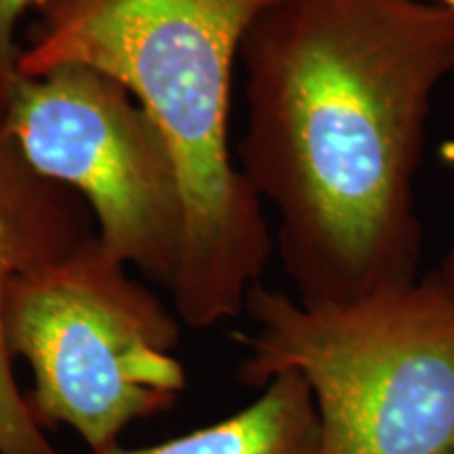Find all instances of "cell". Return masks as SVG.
I'll return each mask as SVG.
<instances>
[{
    "mask_svg": "<svg viewBox=\"0 0 454 454\" xmlns=\"http://www.w3.org/2000/svg\"><path fill=\"white\" fill-rule=\"evenodd\" d=\"M238 168L276 211L303 303L419 278L414 179L431 101L454 76V11L414 0H276L240 49Z\"/></svg>",
    "mask_w": 454,
    "mask_h": 454,
    "instance_id": "6da1fadb",
    "label": "cell"
},
{
    "mask_svg": "<svg viewBox=\"0 0 454 454\" xmlns=\"http://www.w3.org/2000/svg\"><path fill=\"white\" fill-rule=\"evenodd\" d=\"M276 0H36L20 76L89 66L129 89L168 141L185 236L168 293L181 325L204 331L244 309L274 238L230 147L236 61Z\"/></svg>",
    "mask_w": 454,
    "mask_h": 454,
    "instance_id": "7a4b0ae2",
    "label": "cell"
},
{
    "mask_svg": "<svg viewBox=\"0 0 454 454\" xmlns=\"http://www.w3.org/2000/svg\"><path fill=\"white\" fill-rule=\"evenodd\" d=\"M244 309L238 379L297 372L314 395L317 454H454V288L438 271L348 303L263 284Z\"/></svg>",
    "mask_w": 454,
    "mask_h": 454,
    "instance_id": "3957f363",
    "label": "cell"
},
{
    "mask_svg": "<svg viewBox=\"0 0 454 454\" xmlns=\"http://www.w3.org/2000/svg\"><path fill=\"white\" fill-rule=\"evenodd\" d=\"M4 328L11 356L32 371L36 421L66 425L93 454L185 389L177 314L93 234L15 278Z\"/></svg>",
    "mask_w": 454,
    "mask_h": 454,
    "instance_id": "277c9868",
    "label": "cell"
},
{
    "mask_svg": "<svg viewBox=\"0 0 454 454\" xmlns=\"http://www.w3.org/2000/svg\"><path fill=\"white\" fill-rule=\"evenodd\" d=\"M0 135L87 204L106 253L168 291L185 236L181 175L124 84L74 64L20 76L0 106Z\"/></svg>",
    "mask_w": 454,
    "mask_h": 454,
    "instance_id": "5b68a950",
    "label": "cell"
},
{
    "mask_svg": "<svg viewBox=\"0 0 454 454\" xmlns=\"http://www.w3.org/2000/svg\"><path fill=\"white\" fill-rule=\"evenodd\" d=\"M90 234L87 204L36 173L0 135V454H61L17 387L4 309L21 271L67 253Z\"/></svg>",
    "mask_w": 454,
    "mask_h": 454,
    "instance_id": "8992f818",
    "label": "cell"
},
{
    "mask_svg": "<svg viewBox=\"0 0 454 454\" xmlns=\"http://www.w3.org/2000/svg\"><path fill=\"white\" fill-rule=\"evenodd\" d=\"M314 395L297 372H282L240 412L160 444L112 446L99 454H317Z\"/></svg>",
    "mask_w": 454,
    "mask_h": 454,
    "instance_id": "52a82bcc",
    "label": "cell"
},
{
    "mask_svg": "<svg viewBox=\"0 0 454 454\" xmlns=\"http://www.w3.org/2000/svg\"><path fill=\"white\" fill-rule=\"evenodd\" d=\"M34 4L36 0H0V106L20 78L17 59L21 44L17 41V32L24 17L32 13Z\"/></svg>",
    "mask_w": 454,
    "mask_h": 454,
    "instance_id": "ba28073f",
    "label": "cell"
},
{
    "mask_svg": "<svg viewBox=\"0 0 454 454\" xmlns=\"http://www.w3.org/2000/svg\"><path fill=\"white\" fill-rule=\"evenodd\" d=\"M435 271H438V274L444 278V280L454 288V247L450 248V251H448L444 261H442L440 270H435Z\"/></svg>",
    "mask_w": 454,
    "mask_h": 454,
    "instance_id": "9c48e42d",
    "label": "cell"
},
{
    "mask_svg": "<svg viewBox=\"0 0 454 454\" xmlns=\"http://www.w3.org/2000/svg\"><path fill=\"white\" fill-rule=\"evenodd\" d=\"M414 3L438 4V7H444V9H452L454 11V0H414Z\"/></svg>",
    "mask_w": 454,
    "mask_h": 454,
    "instance_id": "30bf717a",
    "label": "cell"
}]
</instances>
